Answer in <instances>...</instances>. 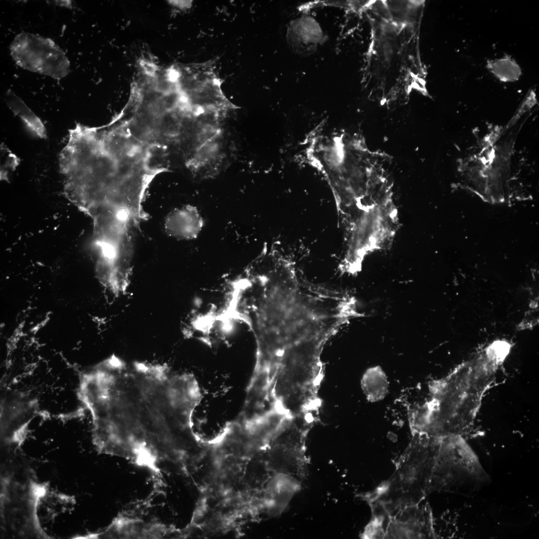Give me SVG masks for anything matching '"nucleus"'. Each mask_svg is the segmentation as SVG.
<instances>
[{
  "instance_id": "obj_6",
  "label": "nucleus",
  "mask_w": 539,
  "mask_h": 539,
  "mask_svg": "<svg viewBox=\"0 0 539 539\" xmlns=\"http://www.w3.org/2000/svg\"><path fill=\"white\" fill-rule=\"evenodd\" d=\"M204 225L203 218L198 210L187 205L175 209L167 217L165 223L166 232L181 240L196 238Z\"/></svg>"
},
{
  "instance_id": "obj_3",
  "label": "nucleus",
  "mask_w": 539,
  "mask_h": 539,
  "mask_svg": "<svg viewBox=\"0 0 539 539\" xmlns=\"http://www.w3.org/2000/svg\"><path fill=\"white\" fill-rule=\"evenodd\" d=\"M489 481L477 456L461 436L440 438L430 492L442 490L469 496Z\"/></svg>"
},
{
  "instance_id": "obj_4",
  "label": "nucleus",
  "mask_w": 539,
  "mask_h": 539,
  "mask_svg": "<svg viewBox=\"0 0 539 539\" xmlns=\"http://www.w3.org/2000/svg\"><path fill=\"white\" fill-rule=\"evenodd\" d=\"M17 65L56 79L70 71V62L64 51L50 38L27 32L17 35L10 46Z\"/></svg>"
},
{
  "instance_id": "obj_2",
  "label": "nucleus",
  "mask_w": 539,
  "mask_h": 539,
  "mask_svg": "<svg viewBox=\"0 0 539 539\" xmlns=\"http://www.w3.org/2000/svg\"><path fill=\"white\" fill-rule=\"evenodd\" d=\"M59 165L66 197L82 211L127 207L166 171L155 147L112 122L98 127L76 123Z\"/></svg>"
},
{
  "instance_id": "obj_1",
  "label": "nucleus",
  "mask_w": 539,
  "mask_h": 539,
  "mask_svg": "<svg viewBox=\"0 0 539 539\" xmlns=\"http://www.w3.org/2000/svg\"><path fill=\"white\" fill-rule=\"evenodd\" d=\"M79 397L102 453L158 472L200 446L193 417L201 393L190 374L113 356L82 375Z\"/></svg>"
},
{
  "instance_id": "obj_10",
  "label": "nucleus",
  "mask_w": 539,
  "mask_h": 539,
  "mask_svg": "<svg viewBox=\"0 0 539 539\" xmlns=\"http://www.w3.org/2000/svg\"><path fill=\"white\" fill-rule=\"evenodd\" d=\"M2 148L3 147H1ZM5 152V154L2 152V154L5 156L6 161L5 163H2L1 167V179H6L7 178V175L8 172V170L10 169L11 171L16 167L18 164V159L16 157L11 154L10 152L5 149L3 150Z\"/></svg>"
},
{
  "instance_id": "obj_5",
  "label": "nucleus",
  "mask_w": 539,
  "mask_h": 539,
  "mask_svg": "<svg viewBox=\"0 0 539 539\" xmlns=\"http://www.w3.org/2000/svg\"><path fill=\"white\" fill-rule=\"evenodd\" d=\"M287 39L296 52L308 54L314 52L322 42L323 34L315 19L310 16H302L290 23Z\"/></svg>"
},
{
  "instance_id": "obj_7",
  "label": "nucleus",
  "mask_w": 539,
  "mask_h": 539,
  "mask_svg": "<svg viewBox=\"0 0 539 539\" xmlns=\"http://www.w3.org/2000/svg\"><path fill=\"white\" fill-rule=\"evenodd\" d=\"M6 103L14 114L24 122L27 128L40 138H46V131L42 121L24 102L13 91L9 90L6 94Z\"/></svg>"
},
{
  "instance_id": "obj_8",
  "label": "nucleus",
  "mask_w": 539,
  "mask_h": 539,
  "mask_svg": "<svg viewBox=\"0 0 539 539\" xmlns=\"http://www.w3.org/2000/svg\"><path fill=\"white\" fill-rule=\"evenodd\" d=\"M361 385L367 400L371 402L383 399L389 387L387 376L378 366L366 370L362 377Z\"/></svg>"
},
{
  "instance_id": "obj_9",
  "label": "nucleus",
  "mask_w": 539,
  "mask_h": 539,
  "mask_svg": "<svg viewBox=\"0 0 539 539\" xmlns=\"http://www.w3.org/2000/svg\"><path fill=\"white\" fill-rule=\"evenodd\" d=\"M487 68L493 74L503 82L518 80L521 74V68L511 57L505 56L488 62Z\"/></svg>"
},
{
  "instance_id": "obj_11",
  "label": "nucleus",
  "mask_w": 539,
  "mask_h": 539,
  "mask_svg": "<svg viewBox=\"0 0 539 539\" xmlns=\"http://www.w3.org/2000/svg\"><path fill=\"white\" fill-rule=\"evenodd\" d=\"M54 3L57 5L68 8H71L72 6V2L70 0H56L54 1Z\"/></svg>"
}]
</instances>
